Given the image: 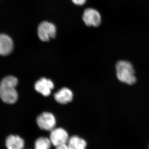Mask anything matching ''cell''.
Instances as JSON below:
<instances>
[{"instance_id": "1", "label": "cell", "mask_w": 149, "mask_h": 149, "mask_svg": "<svg viewBox=\"0 0 149 149\" xmlns=\"http://www.w3.org/2000/svg\"><path fill=\"white\" fill-rule=\"evenodd\" d=\"M18 80L13 76L5 77L0 83V98L6 104L15 103L18 99V94L15 88Z\"/></svg>"}, {"instance_id": "2", "label": "cell", "mask_w": 149, "mask_h": 149, "mask_svg": "<svg viewBox=\"0 0 149 149\" xmlns=\"http://www.w3.org/2000/svg\"><path fill=\"white\" fill-rule=\"evenodd\" d=\"M117 79L121 83L133 85L137 81L134 67L130 62L120 60L116 65Z\"/></svg>"}, {"instance_id": "3", "label": "cell", "mask_w": 149, "mask_h": 149, "mask_svg": "<svg viewBox=\"0 0 149 149\" xmlns=\"http://www.w3.org/2000/svg\"><path fill=\"white\" fill-rule=\"evenodd\" d=\"M36 122L39 128L46 131H52L56 125V117L53 113L48 112H44L39 115Z\"/></svg>"}, {"instance_id": "4", "label": "cell", "mask_w": 149, "mask_h": 149, "mask_svg": "<svg viewBox=\"0 0 149 149\" xmlns=\"http://www.w3.org/2000/svg\"><path fill=\"white\" fill-rule=\"evenodd\" d=\"M56 33V26L48 22H41L38 27V37L43 42H47L55 37Z\"/></svg>"}, {"instance_id": "5", "label": "cell", "mask_w": 149, "mask_h": 149, "mask_svg": "<svg viewBox=\"0 0 149 149\" xmlns=\"http://www.w3.org/2000/svg\"><path fill=\"white\" fill-rule=\"evenodd\" d=\"M69 138L68 133L65 129L56 127L50 131L49 138L52 145L56 147L67 143Z\"/></svg>"}, {"instance_id": "6", "label": "cell", "mask_w": 149, "mask_h": 149, "mask_svg": "<svg viewBox=\"0 0 149 149\" xmlns=\"http://www.w3.org/2000/svg\"><path fill=\"white\" fill-rule=\"evenodd\" d=\"M83 18L85 24L89 27H98L101 22V17L100 13L93 8L85 10Z\"/></svg>"}, {"instance_id": "7", "label": "cell", "mask_w": 149, "mask_h": 149, "mask_svg": "<svg viewBox=\"0 0 149 149\" xmlns=\"http://www.w3.org/2000/svg\"><path fill=\"white\" fill-rule=\"evenodd\" d=\"M54 84L50 79L43 77L35 83V88L38 93L45 97L50 95L51 91L53 89Z\"/></svg>"}, {"instance_id": "8", "label": "cell", "mask_w": 149, "mask_h": 149, "mask_svg": "<svg viewBox=\"0 0 149 149\" xmlns=\"http://www.w3.org/2000/svg\"><path fill=\"white\" fill-rule=\"evenodd\" d=\"M13 49V43L10 37L5 34H0V55H8Z\"/></svg>"}, {"instance_id": "9", "label": "cell", "mask_w": 149, "mask_h": 149, "mask_svg": "<svg viewBox=\"0 0 149 149\" xmlns=\"http://www.w3.org/2000/svg\"><path fill=\"white\" fill-rule=\"evenodd\" d=\"M7 149H24L25 142L24 139L18 135H10L6 139Z\"/></svg>"}, {"instance_id": "10", "label": "cell", "mask_w": 149, "mask_h": 149, "mask_svg": "<svg viewBox=\"0 0 149 149\" xmlns=\"http://www.w3.org/2000/svg\"><path fill=\"white\" fill-rule=\"evenodd\" d=\"M54 98L58 103L65 104L71 102L73 99V93L68 88H62L54 94Z\"/></svg>"}, {"instance_id": "11", "label": "cell", "mask_w": 149, "mask_h": 149, "mask_svg": "<svg viewBox=\"0 0 149 149\" xmlns=\"http://www.w3.org/2000/svg\"><path fill=\"white\" fill-rule=\"evenodd\" d=\"M67 144L70 149H86L87 146L86 141L76 135L70 137Z\"/></svg>"}, {"instance_id": "12", "label": "cell", "mask_w": 149, "mask_h": 149, "mask_svg": "<svg viewBox=\"0 0 149 149\" xmlns=\"http://www.w3.org/2000/svg\"><path fill=\"white\" fill-rule=\"evenodd\" d=\"M52 145L49 138L40 137L35 141L34 148L35 149H50Z\"/></svg>"}, {"instance_id": "13", "label": "cell", "mask_w": 149, "mask_h": 149, "mask_svg": "<svg viewBox=\"0 0 149 149\" xmlns=\"http://www.w3.org/2000/svg\"><path fill=\"white\" fill-rule=\"evenodd\" d=\"M75 4L78 6H82L86 2V0H72Z\"/></svg>"}, {"instance_id": "14", "label": "cell", "mask_w": 149, "mask_h": 149, "mask_svg": "<svg viewBox=\"0 0 149 149\" xmlns=\"http://www.w3.org/2000/svg\"><path fill=\"white\" fill-rule=\"evenodd\" d=\"M56 149H70L67 144H63L56 147Z\"/></svg>"}]
</instances>
